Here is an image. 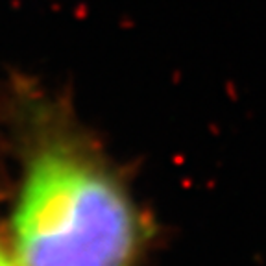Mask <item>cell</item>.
<instances>
[{"label":"cell","mask_w":266,"mask_h":266,"mask_svg":"<svg viewBox=\"0 0 266 266\" xmlns=\"http://www.w3.org/2000/svg\"><path fill=\"white\" fill-rule=\"evenodd\" d=\"M2 228L20 266H144L154 230L106 152L58 108L24 116Z\"/></svg>","instance_id":"1"},{"label":"cell","mask_w":266,"mask_h":266,"mask_svg":"<svg viewBox=\"0 0 266 266\" xmlns=\"http://www.w3.org/2000/svg\"><path fill=\"white\" fill-rule=\"evenodd\" d=\"M0 266H20V262L17 260V257L13 255L12 248L6 240L4 231L0 230Z\"/></svg>","instance_id":"2"}]
</instances>
